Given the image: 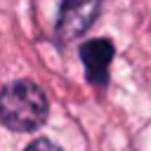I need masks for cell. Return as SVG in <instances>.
<instances>
[{
	"label": "cell",
	"mask_w": 151,
	"mask_h": 151,
	"mask_svg": "<svg viewBox=\"0 0 151 151\" xmlns=\"http://www.w3.org/2000/svg\"><path fill=\"white\" fill-rule=\"evenodd\" d=\"M47 97L31 80H14L0 90V120L14 132L38 130L47 118Z\"/></svg>",
	"instance_id": "obj_1"
},
{
	"label": "cell",
	"mask_w": 151,
	"mask_h": 151,
	"mask_svg": "<svg viewBox=\"0 0 151 151\" xmlns=\"http://www.w3.org/2000/svg\"><path fill=\"white\" fill-rule=\"evenodd\" d=\"M101 0H61L57 33L61 40H73L83 35L97 19Z\"/></svg>",
	"instance_id": "obj_2"
},
{
	"label": "cell",
	"mask_w": 151,
	"mask_h": 151,
	"mask_svg": "<svg viewBox=\"0 0 151 151\" xmlns=\"http://www.w3.org/2000/svg\"><path fill=\"white\" fill-rule=\"evenodd\" d=\"M80 57H83L90 83H106L109 66H111V59H113V42L106 40V38L87 40L80 47Z\"/></svg>",
	"instance_id": "obj_3"
},
{
	"label": "cell",
	"mask_w": 151,
	"mask_h": 151,
	"mask_svg": "<svg viewBox=\"0 0 151 151\" xmlns=\"http://www.w3.org/2000/svg\"><path fill=\"white\" fill-rule=\"evenodd\" d=\"M24 151H61L57 144H52L50 139H35V142H31Z\"/></svg>",
	"instance_id": "obj_4"
}]
</instances>
